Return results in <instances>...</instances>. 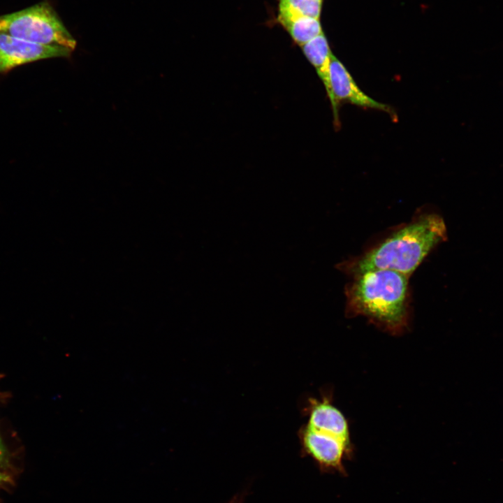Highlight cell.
I'll return each mask as SVG.
<instances>
[{
  "mask_svg": "<svg viewBox=\"0 0 503 503\" xmlns=\"http://www.w3.org/2000/svg\"><path fill=\"white\" fill-rule=\"evenodd\" d=\"M446 240L443 217L435 212L420 211L410 221L337 268L351 277L374 269L392 270L410 277L425 257Z\"/></svg>",
  "mask_w": 503,
  "mask_h": 503,
  "instance_id": "6da1fadb",
  "label": "cell"
},
{
  "mask_svg": "<svg viewBox=\"0 0 503 503\" xmlns=\"http://www.w3.org/2000/svg\"><path fill=\"white\" fill-rule=\"evenodd\" d=\"M409 281V276L387 269L351 276L344 289L346 316H363L393 335L404 333L411 314Z\"/></svg>",
  "mask_w": 503,
  "mask_h": 503,
  "instance_id": "7a4b0ae2",
  "label": "cell"
},
{
  "mask_svg": "<svg viewBox=\"0 0 503 503\" xmlns=\"http://www.w3.org/2000/svg\"><path fill=\"white\" fill-rule=\"evenodd\" d=\"M0 33L31 43L74 50L76 41L54 8L45 1L0 15Z\"/></svg>",
  "mask_w": 503,
  "mask_h": 503,
  "instance_id": "3957f363",
  "label": "cell"
},
{
  "mask_svg": "<svg viewBox=\"0 0 503 503\" xmlns=\"http://www.w3.org/2000/svg\"><path fill=\"white\" fill-rule=\"evenodd\" d=\"M302 452L311 458L323 472L347 474L345 462L354 453L349 427L317 429L307 424L299 430Z\"/></svg>",
  "mask_w": 503,
  "mask_h": 503,
  "instance_id": "277c9868",
  "label": "cell"
},
{
  "mask_svg": "<svg viewBox=\"0 0 503 503\" xmlns=\"http://www.w3.org/2000/svg\"><path fill=\"white\" fill-rule=\"evenodd\" d=\"M328 73V82L325 89L331 103L335 126L340 124L338 107L342 102L363 108L382 110L396 118L392 108L377 101L359 88L344 64L333 54L330 57Z\"/></svg>",
  "mask_w": 503,
  "mask_h": 503,
  "instance_id": "5b68a950",
  "label": "cell"
},
{
  "mask_svg": "<svg viewBox=\"0 0 503 503\" xmlns=\"http://www.w3.org/2000/svg\"><path fill=\"white\" fill-rule=\"evenodd\" d=\"M72 52L64 47L37 44L0 33V74L41 59L68 57Z\"/></svg>",
  "mask_w": 503,
  "mask_h": 503,
  "instance_id": "8992f818",
  "label": "cell"
},
{
  "mask_svg": "<svg viewBox=\"0 0 503 503\" xmlns=\"http://www.w3.org/2000/svg\"><path fill=\"white\" fill-rule=\"evenodd\" d=\"M303 53L314 66L316 73L326 87L328 82V70L333 54L323 33L301 46Z\"/></svg>",
  "mask_w": 503,
  "mask_h": 503,
  "instance_id": "52a82bcc",
  "label": "cell"
},
{
  "mask_svg": "<svg viewBox=\"0 0 503 503\" xmlns=\"http://www.w3.org/2000/svg\"><path fill=\"white\" fill-rule=\"evenodd\" d=\"M278 20L300 46L323 33L319 19L300 16L278 18Z\"/></svg>",
  "mask_w": 503,
  "mask_h": 503,
  "instance_id": "ba28073f",
  "label": "cell"
},
{
  "mask_svg": "<svg viewBox=\"0 0 503 503\" xmlns=\"http://www.w3.org/2000/svg\"><path fill=\"white\" fill-rule=\"evenodd\" d=\"M322 0H279L278 18L310 17L319 19Z\"/></svg>",
  "mask_w": 503,
  "mask_h": 503,
  "instance_id": "9c48e42d",
  "label": "cell"
},
{
  "mask_svg": "<svg viewBox=\"0 0 503 503\" xmlns=\"http://www.w3.org/2000/svg\"><path fill=\"white\" fill-rule=\"evenodd\" d=\"M3 479V475L0 472V481Z\"/></svg>",
  "mask_w": 503,
  "mask_h": 503,
  "instance_id": "30bf717a",
  "label": "cell"
}]
</instances>
